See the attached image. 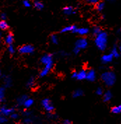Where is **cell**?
<instances>
[{
  "instance_id": "obj_1",
  "label": "cell",
  "mask_w": 121,
  "mask_h": 124,
  "mask_svg": "<svg viewBox=\"0 0 121 124\" xmlns=\"http://www.w3.org/2000/svg\"><path fill=\"white\" fill-rule=\"evenodd\" d=\"M95 44L97 48L99 51H105L108 44V34L104 31H102L99 34L96 35Z\"/></svg>"
},
{
  "instance_id": "obj_2",
  "label": "cell",
  "mask_w": 121,
  "mask_h": 124,
  "mask_svg": "<svg viewBox=\"0 0 121 124\" xmlns=\"http://www.w3.org/2000/svg\"><path fill=\"white\" fill-rule=\"evenodd\" d=\"M101 78L105 85L112 86L116 81V75L113 71H106L102 74Z\"/></svg>"
},
{
  "instance_id": "obj_3",
  "label": "cell",
  "mask_w": 121,
  "mask_h": 124,
  "mask_svg": "<svg viewBox=\"0 0 121 124\" xmlns=\"http://www.w3.org/2000/svg\"><path fill=\"white\" fill-rule=\"evenodd\" d=\"M41 105L44 107V109L48 113L53 112L54 110H55L54 106L53 105V103H52V102L51 101V100L48 99V98H45V99H44L41 101Z\"/></svg>"
},
{
  "instance_id": "obj_4",
  "label": "cell",
  "mask_w": 121,
  "mask_h": 124,
  "mask_svg": "<svg viewBox=\"0 0 121 124\" xmlns=\"http://www.w3.org/2000/svg\"><path fill=\"white\" fill-rule=\"evenodd\" d=\"M34 51V47L30 44H25L18 48V52L20 54H31Z\"/></svg>"
},
{
  "instance_id": "obj_5",
  "label": "cell",
  "mask_w": 121,
  "mask_h": 124,
  "mask_svg": "<svg viewBox=\"0 0 121 124\" xmlns=\"http://www.w3.org/2000/svg\"><path fill=\"white\" fill-rule=\"evenodd\" d=\"M88 41L87 39H85L84 37L78 39L75 43V47L79 48L81 51L85 49L88 47Z\"/></svg>"
},
{
  "instance_id": "obj_6",
  "label": "cell",
  "mask_w": 121,
  "mask_h": 124,
  "mask_svg": "<svg viewBox=\"0 0 121 124\" xmlns=\"http://www.w3.org/2000/svg\"><path fill=\"white\" fill-rule=\"evenodd\" d=\"M41 62L43 65H48L50 63H53V56L50 53H45L41 58Z\"/></svg>"
},
{
  "instance_id": "obj_7",
  "label": "cell",
  "mask_w": 121,
  "mask_h": 124,
  "mask_svg": "<svg viewBox=\"0 0 121 124\" xmlns=\"http://www.w3.org/2000/svg\"><path fill=\"white\" fill-rule=\"evenodd\" d=\"M53 67V63H50L48 65H45L44 67L41 70V72L39 73V77L41 78L45 77V76H47L49 72H51V70Z\"/></svg>"
},
{
  "instance_id": "obj_8",
  "label": "cell",
  "mask_w": 121,
  "mask_h": 124,
  "mask_svg": "<svg viewBox=\"0 0 121 124\" xmlns=\"http://www.w3.org/2000/svg\"><path fill=\"white\" fill-rule=\"evenodd\" d=\"M14 111H15L14 108H9V107H7L5 106L0 107V114L6 117L9 116Z\"/></svg>"
},
{
  "instance_id": "obj_9",
  "label": "cell",
  "mask_w": 121,
  "mask_h": 124,
  "mask_svg": "<svg viewBox=\"0 0 121 124\" xmlns=\"http://www.w3.org/2000/svg\"><path fill=\"white\" fill-rule=\"evenodd\" d=\"M96 78H97V74H96V72L94 70L91 69V70H89L88 72H86L85 79L88 80V81H90V82L95 81Z\"/></svg>"
},
{
  "instance_id": "obj_10",
  "label": "cell",
  "mask_w": 121,
  "mask_h": 124,
  "mask_svg": "<svg viewBox=\"0 0 121 124\" xmlns=\"http://www.w3.org/2000/svg\"><path fill=\"white\" fill-rule=\"evenodd\" d=\"M113 55L110 53L108 54H104L103 55L101 58V61L103 64H107V63H110L113 61Z\"/></svg>"
},
{
  "instance_id": "obj_11",
  "label": "cell",
  "mask_w": 121,
  "mask_h": 124,
  "mask_svg": "<svg viewBox=\"0 0 121 124\" xmlns=\"http://www.w3.org/2000/svg\"><path fill=\"white\" fill-rule=\"evenodd\" d=\"M121 46H118L117 45H114V46H113L112 49H111V53L113 55V58H118L121 56Z\"/></svg>"
},
{
  "instance_id": "obj_12",
  "label": "cell",
  "mask_w": 121,
  "mask_h": 124,
  "mask_svg": "<svg viewBox=\"0 0 121 124\" xmlns=\"http://www.w3.org/2000/svg\"><path fill=\"white\" fill-rule=\"evenodd\" d=\"M77 28L76 25H68L63 27L62 29V30L60 31L61 33H67V32H73L74 33L76 29Z\"/></svg>"
},
{
  "instance_id": "obj_13",
  "label": "cell",
  "mask_w": 121,
  "mask_h": 124,
  "mask_svg": "<svg viewBox=\"0 0 121 124\" xmlns=\"http://www.w3.org/2000/svg\"><path fill=\"white\" fill-rule=\"evenodd\" d=\"M89 29L86 28V27H81V28H78L77 27L75 30L74 33H76L80 36H85L89 33Z\"/></svg>"
},
{
  "instance_id": "obj_14",
  "label": "cell",
  "mask_w": 121,
  "mask_h": 124,
  "mask_svg": "<svg viewBox=\"0 0 121 124\" xmlns=\"http://www.w3.org/2000/svg\"><path fill=\"white\" fill-rule=\"evenodd\" d=\"M13 41H14V37H13V34L12 33L9 32L7 34V36L5 37L4 41L7 44V45H11L13 44Z\"/></svg>"
},
{
  "instance_id": "obj_15",
  "label": "cell",
  "mask_w": 121,
  "mask_h": 124,
  "mask_svg": "<svg viewBox=\"0 0 121 124\" xmlns=\"http://www.w3.org/2000/svg\"><path fill=\"white\" fill-rule=\"evenodd\" d=\"M86 77V71L85 70H81L79 72H77V75L76 79L78 81L85 80Z\"/></svg>"
},
{
  "instance_id": "obj_16",
  "label": "cell",
  "mask_w": 121,
  "mask_h": 124,
  "mask_svg": "<svg viewBox=\"0 0 121 124\" xmlns=\"http://www.w3.org/2000/svg\"><path fill=\"white\" fill-rule=\"evenodd\" d=\"M63 13L66 16H71L74 14L76 11L72 7H65L63 8Z\"/></svg>"
},
{
  "instance_id": "obj_17",
  "label": "cell",
  "mask_w": 121,
  "mask_h": 124,
  "mask_svg": "<svg viewBox=\"0 0 121 124\" xmlns=\"http://www.w3.org/2000/svg\"><path fill=\"white\" fill-rule=\"evenodd\" d=\"M103 101L104 102H109L113 97V95H112V93L110 91H106L104 93H103Z\"/></svg>"
},
{
  "instance_id": "obj_18",
  "label": "cell",
  "mask_w": 121,
  "mask_h": 124,
  "mask_svg": "<svg viewBox=\"0 0 121 124\" xmlns=\"http://www.w3.org/2000/svg\"><path fill=\"white\" fill-rule=\"evenodd\" d=\"M4 88H9L12 85V79L9 76L4 77Z\"/></svg>"
},
{
  "instance_id": "obj_19",
  "label": "cell",
  "mask_w": 121,
  "mask_h": 124,
  "mask_svg": "<svg viewBox=\"0 0 121 124\" xmlns=\"http://www.w3.org/2000/svg\"><path fill=\"white\" fill-rule=\"evenodd\" d=\"M33 105H34V100L32 99V98H27L26 99L25 101V102L23 103V106H24V107L26 108V109H29V108H30Z\"/></svg>"
},
{
  "instance_id": "obj_20",
  "label": "cell",
  "mask_w": 121,
  "mask_h": 124,
  "mask_svg": "<svg viewBox=\"0 0 121 124\" xmlns=\"http://www.w3.org/2000/svg\"><path fill=\"white\" fill-rule=\"evenodd\" d=\"M28 98L27 95H23L21 96H20L18 98H17L16 100V102H17V105L18 106H23V103L25 102V101L26 100V99Z\"/></svg>"
},
{
  "instance_id": "obj_21",
  "label": "cell",
  "mask_w": 121,
  "mask_h": 124,
  "mask_svg": "<svg viewBox=\"0 0 121 124\" xmlns=\"http://www.w3.org/2000/svg\"><path fill=\"white\" fill-rule=\"evenodd\" d=\"M83 95V91L81 89H77L76 91L73 92L72 97L74 98H78L81 97Z\"/></svg>"
},
{
  "instance_id": "obj_22",
  "label": "cell",
  "mask_w": 121,
  "mask_h": 124,
  "mask_svg": "<svg viewBox=\"0 0 121 124\" xmlns=\"http://www.w3.org/2000/svg\"><path fill=\"white\" fill-rule=\"evenodd\" d=\"M96 9L98 11H102L104 10V8H105V3L104 1H99V2H97L95 4Z\"/></svg>"
},
{
  "instance_id": "obj_23",
  "label": "cell",
  "mask_w": 121,
  "mask_h": 124,
  "mask_svg": "<svg viewBox=\"0 0 121 124\" xmlns=\"http://www.w3.org/2000/svg\"><path fill=\"white\" fill-rule=\"evenodd\" d=\"M8 23H7V22L6 20H1L0 21V30H3V31H4V30H7L8 29Z\"/></svg>"
},
{
  "instance_id": "obj_24",
  "label": "cell",
  "mask_w": 121,
  "mask_h": 124,
  "mask_svg": "<svg viewBox=\"0 0 121 124\" xmlns=\"http://www.w3.org/2000/svg\"><path fill=\"white\" fill-rule=\"evenodd\" d=\"M111 113L114 114H119L121 112V105H118V106H114L111 108Z\"/></svg>"
},
{
  "instance_id": "obj_25",
  "label": "cell",
  "mask_w": 121,
  "mask_h": 124,
  "mask_svg": "<svg viewBox=\"0 0 121 124\" xmlns=\"http://www.w3.org/2000/svg\"><path fill=\"white\" fill-rule=\"evenodd\" d=\"M50 39H51L52 44H57L59 43V38H58L57 34H51L50 37Z\"/></svg>"
},
{
  "instance_id": "obj_26",
  "label": "cell",
  "mask_w": 121,
  "mask_h": 124,
  "mask_svg": "<svg viewBox=\"0 0 121 124\" xmlns=\"http://www.w3.org/2000/svg\"><path fill=\"white\" fill-rule=\"evenodd\" d=\"M34 6L35 7V8H37V10H42L44 7V4L40 1H35L34 3Z\"/></svg>"
},
{
  "instance_id": "obj_27",
  "label": "cell",
  "mask_w": 121,
  "mask_h": 124,
  "mask_svg": "<svg viewBox=\"0 0 121 124\" xmlns=\"http://www.w3.org/2000/svg\"><path fill=\"white\" fill-rule=\"evenodd\" d=\"M35 84V78H34L33 77H31L30 78L28 79L27 84H26V85L27 88H32L34 85Z\"/></svg>"
},
{
  "instance_id": "obj_28",
  "label": "cell",
  "mask_w": 121,
  "mask_h": 124,
  "mask_svg": "<svg viewBox=\"0 0 121 124\" xmlns=\"http://www.w3.org/2000/svg\"><path fill=\"white\" fill-rule=\"evenodd\" d=\"M5 88L0 87V103L4 102L5 98Z\"/></svg>"
},
{
  "instance_id": "obj_29",
  "label": "cell",
  "mask_w": 121,
  "mask_h": 124,
  "mask_svg": "<svg viewBox=\"0 0 121 124\" xmlns=\"http://www.w3.org/2000/svg\"><path fill=\"white\" fill-rule=\"evenodd\" d=\"M102 29L99 27L98 26H95L93 27V29H92V34L94 35V36H96V35H97L98 34H99V33L102 32Z\"/></svg>"
},
{
  "instance_id": "obj_30",
  "label": "cell",
  "mask_w": 121,
  "mask_h": 124,
  "mask_svg": "<svg viewBox=\"0 0 121 124\" xmlns=\"http://www.w3.org/2000/svg\"><path fill=\"white\" fill-rule=\"evenodd\" d=\"M8 51L11 55H13L15 53V49L14 46H13V44L8 46Z\"/></svg>"
},
{
  "instance_id": "obj_31",
  "label": "cell",
  "mask_w": 121,
  "mask_h": 124,
  "mask_svg": "<svg viewBox=\"0 0 121 124\" xmlns=\"http://www.w3.org/2000/svg\"><path fill=\"white\" fill-rule=\"evenodd\" d=\"M7 121H8L7 118L4 116H3V115H1V114H0V124H5Z\"/></svg>"
},
{
  "instance_id": "obj_32",
  "label": "cell",
  "mask_w": 121,
  "mask_h": 124,
  "mask_svg": "<svg viewBox=\"0 0 121 124\" xmlns=\"http://www.w3.org/2000/svg\"><path fill=\"white\" fill-rule=\"evenodd\" d=\"M96 94L98 95H102L103 93H104V90L102 87H98L97 89H96Z\"/></svg>"
},
{
  "instance_id": "obj_33",
  "label": "cell",
  "mask_w": 121,
  "mask_h": 124,
  "mask_svg": "<svg viewBox=\"0 0 121 124\" xmlns=\"http://www.w3.org/2000/svg\"><path fill=\"white\" fill-rule=\"evenodd\" d=\"M23 4L26 8H30V7H31V3H30V1L29 0H23Z\"/></svg>"
},
{
  "instance_id": "obj_34",
  "label": "cell",
  "mask_w": 121,
  "mask_h": 124,
  "mask_svg": "<svg viewBox=\"0 0 121 124\" xmlns=\"http://www.w3.org/2000/svg\"><path fill=\"white\" fill-rule=\"evenodd\" d=\"M9 116L12 119L15 120V119H18V117H19V114H18V113H16L15 111H14V112H13Z\"/></svg>"
},
{
  "instance_id": "obj_35",
  "label": "cell",
  "mask_w": 121,
  "mask_h": 124,
  "mask_svg": "<svg viewBox=\"0 0 121 124\" xmlns=\"http://www.w3.org/2000/svg\"><path fill=\"white\" fill-rule=\"evenodd\" d=\"M32 122V119L31 118H30L29 116L27 117L24 119V123L26 124H30Z\"/></svg>"
},
{
  "instance_id": "obj_36",
  "label": "cell",
  "mask_w": 121,
  "mask_h": 124,
  "mask_svg": "<svg viewBox=\"0 0 121 124\" xmlns=\"http://www.w3.org/2000/svg\"><path fill=\"white\" fill-rule=\"evenodd\" d=\"M87 3L90 4H96L97 2H99L101 0H85Z\"/></svg>"
},
{
  "instance_id": "obj_37",
  "label": "cell",
  "mask_w": 121,
  "mask_h": 124,
  "mask_svg": "<svg viewBox=\"0 0 121 124\" xmlns=\"http://www.w3.org/2000/svg\"><path fill=\"white\" fill-rule=\"evenodd\" d=\"M0 18H1V19L2 20H6L7 18V14L5 13H1L0 14Z\"/></svg>"
},
{
  "instance_id": "obj_38",
  "label": "cell",
  "mask_w": 121,
  "mask_h": 124,
  "mask_svg": "<svg viewBox=\"0 0 121 124\" xmlns=\"http://www.w3.org/2000/svg\"><path fill=\"white\" fill-rule=\"evenodd\" d=\"M80 51H81V50H80L79 48H76V47H74V49H73V52H74V53L75 55H78V54L80 53Z\"/></svg>"
},
{
  "instance_id": "obj_39",
  "label": "cell",
  "mask_w": 121,
  "mask_h": 124,
  "mask_svg": "<svg viewBox=\"0 0 121 124\" xmlns=\"http://www.w3.org/2000/svg\"><path fill=\"white\" fill-rule=\"evenodd\" d=\"M62 124H72V122L70 120L66 119V120H64V121L62 122Z\"/></svg>"
},
{
  "instance_id": "obj_40",
  "label": "cell",
  "mask_w": 121,
  "mask_h": 124,
  "mask_svg": "<svg viewBox=\"0 0 121 124\" xmlns=\"http://www.w3.org/2000/svg\"><path fill=\"white\" fill-rule=\"evenodd\" d=\"M77 75V72L76 71H74V72L71 73V78H76Z\"/></svg>"
},
{
  "instance_id": "obj_41",
  "label": "cell",
  "mask_w": 121,
  "mask_h": 124,
  "mask_svg": "<svg viewBox=\"0 0 121 124\" xmlns=\"http://www.w3.org/2000/svg\"><path fill=\"white\" fill-rule=\"evenodd\" d=\"M30 114H31L30 111H24V115L26 117H27V116H30Z\"/></svg>"
},
{
  "instance_id": "obj_42",
  "label": "cell",
  "mask_w": 121,
  "mask_h": 124,
  "mask_svg": "<svg viewBox=\"0 0 121 124\" xmlns=\"http://www.w3.org/2000/svg\"><path fill=\"white\" fill-rule=\"evenodd\" d=\"M1 70H0V78H1Z\"/></svg>"
},
{
  "instance_id": "obj_43",
  "label": "cell",
  "mask_w": 121,
  "mask_h": 124,
  "mask_svg": "<svg viewBox=\"0 0 121 124\" xmlns=\"http://www.w3.org/2000/svg\"><path fill=\"white\" fill-rule=\"evenodd\" d=\"M1 34H0V41H1Z\"/></svg>"
},
{
  "instance_id": "obj_44",
  "label": "cell",
  "mask_w": 121,
  "mask_h": 124,
  "mask_svg": "<svg viewBox=\"0 0 121 124\" xmlns=\"http://www.w3.org/2000/svg\"><path fill=\"white\" fill-rule=\"evenodd\" d=\"M106 1H113V0H106Z\"/></svg>"
}]
</instances>
